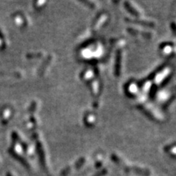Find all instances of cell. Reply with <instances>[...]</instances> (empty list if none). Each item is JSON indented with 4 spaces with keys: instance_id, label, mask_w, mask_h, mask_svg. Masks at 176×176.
I'll list each match as a JSON object with an SVG mask.
<instances>
[{
    "instance_id": "4",
    "label": "cell",
    "mask_w": 176,
    "mask_h": 176,
    "mask_svg": "<svg viewBox=\"0 0 176 176\" xmlns=\"http://www.w3.org/2000/svg\"><path fill=\"white\" fill-rule=\"evenodd\" d=\"M84 162V159H80L79 161H78L77 163L76 164V165H75V167L76 168H79V167L82 166V164H83V163Z\"/></svg>"
},
{
    "instance_id": "1",
    "label": "cell",
    "mask_w": 176,
    "mask_h": 176,
    "mask_svg": "<svg viewBox=\"0 0 176 176\" xmlns=\"http://www.w3.org/2000/svg\"><path fill=\"white\" fill-rule=\"evenodd\" d=\"M126 170L128 172H134V173L139 174V175H142L144 176H148L150 174V171L148 169H141L139 168V167H127V168H126Z\"/></svg>"
},
{
    "instance_id": "3",
    "label": "cell",
    "mask_w": 176,
    "mask_h": 176,
    "mask_svg": "<svg viewBox=\"0 0 176 176\" xmlns=\"http://www.w3.org/2000/svg\"><path fill=\"white\" fill-rule=\"evenodd\" d=\"M70 167H67V168L64 169L61 172V175L62 176H67L68 174L70 173Z\"/></svg>"
},
{
    "instance_id": "2",
    "label": "cell",
    "mask_w": 176,
    "mask_h": 176,
    "mask_svg": "<svg viewBox=\"0 0 176 176\" xmlns=\"http://www.w3.org/2000/svg\"><path fill=\"white\" fill-rule=\"evenodd\" d=\"M107 173V169H103L102 170H100L96 174H95L93 176H104Z\"/></svg>"
},
{
    "instance_id": "5",
    "label": "cell",
    "mask_w": 176,
    "mask_h": 176,
    "mask_svg": "<svg viewBox=\"0 0 176 176\" xmlns=\"http://www.w3.org/2000/svg\"><path fill=\"white\" fill-rule=\"evenodd\" d=\"M6 176H13V175H12V174H10V173H7V175H6Z\"/></svg>"
}]
</instances>
